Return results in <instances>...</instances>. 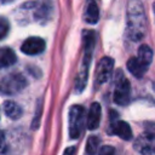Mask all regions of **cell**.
I'll use <instances>...</instances> for the list:
<instances>
[{"label":"cell","instance_id":"44dd1931","mask_svg":"<svg viewBox=\"0 0 155 155\" xmlns=\"http://www.w3.org/2000/svg\"><path fill=\"white\" fill-rule=\"evenodd\" d=\"M153 7H154V13H155V2H154V6Z\"/></svg>","mask_w":155,"mask_h":155},{"label":"cell","instance_id":"9a60e30c","mask_svg":"<svg viewBox=\"0 0 155 155\" xmlns=\"http://www.w3.org/2000/svg\"><path fill=\"white\" fill-rule=\"evenodd\" d=\"M137 57L140 62H143L145 65L149 67V64L153 61V51L148 45H142L138 50V56Z\"/></svg>","mask_w":155,"mask_h":155},{"label":"cell","instance_id":"7a4b0ae2","mask_svg":"<svg viewBox=\"0 0 155 155\" xmlns=\"http://www.w3.org/2000/svg\"><path fill=\"white\" fill-rule=\"evenodd\" d=\"M84 57H82V64L81 68L76 75L75 79V92L80 93L87 82V78H88V68H90V63L92 59V52H93V47L96 44V34L92 30H86L84 31Z\"/></svg>","mask_w":155,"mask_h":155},{"label":"cell","instance_id":"ac0fdd59","mask_svg":"<svg viewBox=\"0 0 155 155\" xmlns=\"http://www.w3.org/2000/svg\"><path fill=\"white\" fill-rule=\"evenodd\" d=\"M98 155H115V148L111 145H104L99 149Z\"/></svg>","mask_w":155,"mask_h":155},{"label":"cell","instance_id":"3957f363","mask_svg":"<svg viewBox=\"0 0 155 155\" xmlns=\"http://www.w3.org/2000/svg\"><path fill=\"white\" fill-rule=\"evenodd\" d=\"M131 101V85L130 81L124 76L121 70L116 71L115 88H114V102L119 105H126Z\"/></svg>","mask_w":155,"mask_h":155},{"label":"cell","instance_id":"52a82bcc","mask_svg":"<svg viewBox=\"0 0 155 155\" xmlns=\"http://www.w3.org/2000/svg\"><path fill=\"white\" fill-rule=\"evenodd\" d=\"M114 69V61L110 57H103L96 69V85H102L109 80V78L113 74Z\"/></svg>","mask_w":155,"mask_h":155},{"label":"cell","instance_id":"4fadbf2b","mask_svg":"<svg viewBox=\"0 0 155 155\" xmlns=\"http://www.w3.org/2000/svg\"><path fill=\"white\" fill-rule=\"evenodd\" d=\"M17 61V57H16V53L13 52V50L8 48V47H4L1 48V52H0V64L2 68H7V67H11L16 63Z\"/></svg>","mask_w":155,"mask_h":155},{"label":"cell","instance_id":"ffe728a7","mask_svg":"<svg viewBox=\"0 0 155 155\" xmlns=\"http://www.w3.org/2000/svg\"><path fill=\"white\" fill-rule=\"evenodd\" d=\"M12 1H15V0H1L2 4H8V2H12Z\"/></svg>","mask_w":155,"mask_h":155},{"label":"cell","instance_id":"5b68a950","mask_svg":"<svg viewBox=\"0 0 155 155\" xmlns=\"http://www.w3.org/2000/svg\"><path fill=\"white\" fill-rule=\"evenodd\" d=\"M85 125V110L81 105H73L69 110V134L70 138H79Z\"/></svg>","mask_w":155,"mask_h":155},{"label":"cell","instance_id":"9c48e42d","mask_svg":"<svg viewBox=\"0 0 155 155\" xmlns=\"http://www.w3.org/2000/svg\"><path fill=\"white\" fill-rule=\"evenodd\" d=\"M101 115H102V110H101V105L99 103L94 102L91 104L90 109H88V114H87V128L88 130H96L99 126L101 122Z\"/></svg>","mask_w":155,"mask_h":155},{"label":"cell","instance_id":"5bb4252c","mask_svg":"<svg viewBox=\"0 0 155 155\" xmlns=\"http://www.w3.org/2000/svg\"><path fill=\"white\" fill-rule=\"evenodd\" d=\"M4 111L10 119H19L22 116V108L13 101H6L4 103Z\"/></svg>","mask_w":155,"mask_h":155},{"label":"cell","instance_id":"e0dca14e","mask_svg":"<svg viewBox=\"0 0 155 155\" xmlns=\"http://www.w3.org/2000/svg\"><path fill=\"white\" fill-rule=\"evenodd\" d=\"M8 29H10V24H8L7 19L2 17L0 19V38L1 39H5V36L8 33Z\"/></svg>","mask_w":155,"mask_h":155},{"label":"cell","instance_id":"d6986e66","mask_svg":"<svg viewBox=\"0 0 155 155\" xmlns=\"http://www.w3.org/2000/svg\"><path fill=\"white\" fill-rule=\"evenodd\" d=\"M74 151H75V148L74 147H70V148L65 149V151H64L63 155H74Z\"/></svg>","mask_w":155,"mask_h":155},{"label":"cell","instance_id":"7c38bea8","mask_svg":"<svg viewBox=\"0 0 155 155\" xmlns=\"http://www.w3.org/2000/svg\"><path fill=\"white\" fill-rule=\"evenodd\" d=\"M127 69L128 71L136 76L137 79H142L144 76V74L147 73V69H148V65H145L143 62H140L138 59V57H132L127 61Z\"/></svg>","mask_w":155,"mask_h":155},{"label":"cell","instance_id":"8fae6325","mask_svg":"<svg viewBox=\"0 0 155 155\" xmlns=\"http://www.w3.org/2000/svg\"><path fill=\"white\" fill-rule=\"evenodd\" d=\"M84 19L90 24H96L99 19V10L96 4V0H87L85 11H84Z\"/></svg>","mask_w":155,"mask_h":155},{"label":"cell","instance_id":"277c9868","mask_svg":"<svg viewBox=\"0 0 155 155\" xmlns=\"http://www.w3.org/2000/svg\"><path fill=\"white\" fill-rule=\"evenodd\" d=\"M27 79L21 73H11L2 78L1 91L4 94H16L24 90L27 86Z\"/></svg>","mask_w":155,"mask_h":155},{"label":"cell","instance_id":"ba28073f","mask_svg":"<svg viewBox=\"0 0 155 155\" xmlns=\"http://www.w3.org/2000/svg\"><path fill=\"white\" fill-rule=\"evenodd\" d=\"M45 41L41 39V38H38V36H31V38H28L23 44H22V52L25 53V54H30V56H34V54H39L41 52H44L45 50Z\"/></svg>","mask_w":155,"mask_h":155},{"label":"cell","instance_id":"30bf717a","mask_svg":"<svg viewBox=\"0 0 155 155\" xmlns=\"http://www.w3.org/2000/svg\"><path fill=\"white\" fill-rule=\"evenodd\" d=\"M111 132L117 134L120 138L128 140L132 138V130L130 125L121 120H113L111 121Z\"/></svg>","mask_w":155,"mask_h":155},{"label":"cell","instance_id":"6da1fadb","mask_svg":"<svg viewBox=\"0 0 155 155\" xmlns=\"http://www.w3.org/2000/svg\"><path fill=\"white\" fill-rule=\"evenodd\" d=\"M127 36L132 41L140 40L145 34V15L139 0H130L127 4Z\"/></svg>","mask_w":155,"mask_h":155},{"label":"cell","instance_id":"2e32d148","mask_svg":"<svg viewBox=\"0 0 155 155\" xmlns=\"http://www.w3.org/2000/svg\"><path fill=\"white\" fill-rule=\"evenodd\" d=\"M98 147H99V138L96 136H91L86 143V154L87 155H96L97 151H99Z\"/></svg>","mask_w":155,"mask_h":155},{"label":"cell","instance_id":"8992f818","mask_svg":"<svg viewBox=\"0 0 155 155\" xmlns=\"http://www.w3.org/2000/svg\"><path fill=\"white\" fill-rule=\"evenodd\" d=\"M133 147L140 155H155V133L154 132L142 133L136 139Z\"/></svg>","mask_w":155,"mask_h":155}]
</instances>
